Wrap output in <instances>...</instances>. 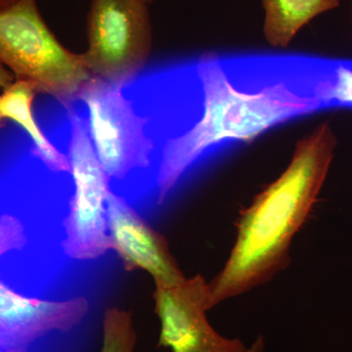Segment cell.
<instances>
[{
    "mask_svg": "<svg viewBox=\"0 0 352 352\" xmlns=\"http://www.w3.org/2000/svg\"><path fill=\"white\" fill-rule=\"evenodd\" d=\"M263 34L274 47H287L312 19L340 6V0H263Z\"/></svg>",
    "mask_w": 352,
    "mask_h": 352,
    "instance_id": "11",
    "label": "cell"
},
{
    "mask_svg": "<svg viewBox=\"0 0 352 352\" xmlns=\"http://www.w3.org/2000/svg\"><path fill=\"white\" fill-rule=\"evenodd\" d=\"M36 94L38 92L29 82L14 80L9 87L2 89L0 117L3 120H12L24 129L32 141V155L48 170L69 175L71 164L68 156L46 138L34 118L32 103Z\"/></svg>",
    "mask_w": 352,
    "mask_h": 352,
    "instance_id": "10",
    "label": "cell"
},
{
    "mask_svg": "<svg viewBox=\"0 0 352 352\" xmlns=\"http://www.w3.org/2000/svg\"><path fill=\"white\" fill-rule=\"evenodd\" d=\"M107 217L111 249L117 252L124 270H144L156 285H175L186 278L166 237L112 189L107 197Z\"/></svg>",
    "mask_w": 352,
    "mask_h": 352,
    "instance_id": "8",
    "label": "cell"
},
{
    "mask_svg": "<svg viewBox=\"0 0 352 352\" xmlns=\"http://www.w3.org/2000/svg\"><path fill=\"white\" fill-rule=\"evenodd\" d=\"M122 82L92 78L75 97L96 156L111 182L148 170L156 155L149 120L124 92Z\"/></svg>",
    "mask_w": 352,
    "mask_h": 352,
    "instance_id": "4",
    "label": "cell"
},
{
    "mask_svg": "<svg viewBox=\"0 0 352 352\" xmlns=\"http://www.w3.org/2000/svg\"><path fill=\"white\" fill-rule=\"evenodd\" d=\"M141 1L144 2V3L148 4V6H149V4L153 3V2L155 1V0H141Z\"/></svg>",
    "mask_w": 352,
    "mask_h": 352,
    "instance_id": "18",
    "label": "cell"
},
{
    "mask_svg": "<svg viewBox=\"0 0 352 352\" xmlns=\"http://www.w3.org/2000/svg\"><path fill=\"white\" fill-rule=\"evenodd\" d=\"M337 138L330 122L296 143L291 163L241 212L237 237L222 270L208 282L212 307L267 283L289 264V248L327 177Z\"/></svg>",
    "mask_w": 352,
    "mask_h": 352,
    "instance_id": "2",
    "label": "cell"
},
{
    "mask_svg": "<svg viewBox=\"0 0 352 352\" xmlns=\"http://www.w3.org/2000/svg\"><path fill=\"white\" fill-rule=\"evenodd\" d=\"M351 2H352V0H351Z\"/></svg>",
    "mask_w": 352,
    "mask_h": 352,
    "instance_id": "20",
    "label": "cell"
},
{
    "mask_svg": "<svg viewBox=\"0 0 352 352\" xmlns=\"http://www.w3.org/2000/svg\"><path fill=\"white\" fill-rule=\"evenodd\" d=\"M0 352H28L27 349H0Z\"/></svg>",
    "mask_w": 352,
    "mask_h": 352,
    "instance_id": "17",
    "label": "cell"
},
{
    "mask_svg": "<svg viewBox=\"0 0 352 352\" xmlns=\"http://www.w3.org/2000/svg\"><path fill=\"white\" fill-rule=\"evenodd\" d=\"M188 69L195 113L160 143L154 178L159 205L212 153L251 143L273 127L323 110L319 57L206 55Z\"/></svg>",
    "mask_w": 352,
    "mask_h": 352,
    "instance_id": "1",
    "label": "cell"
},
{
    "mask_svg": "<svg viewBox=\"0 0 352 352\" xmlns=\"http://www.w3.org/2000/svg\"><path fill=\"white\" fill-rule=\"evenodd\" d=\"M20 1H22V0H0V9L12 6L14 4L18 3V2Z\"/></svg>",
    "mask_w": 352,
    "mask_h": 352,
    "instance_id": "16",
    "label": "cell"
},
{
    "mask_svg": "<svg viewBox=\"0 0 352 352\" xmlns=\"http://www.w3.org/2000/svg\"><path fill=\"white\" fill-rule=\"evenodd\" d=\"M2 120H3V119H2V118H1V117H0V124H2Z\"/></svg>",
    "mask_w": 352,
    "mask_h": 352,
    "instance_id": "19",
    "label": "cell"
},
{
    "mask_svg": "<svg viewBox=\"0 0 352 352\" xmlns=\"http://www.w3.org/2000/svg\"><path fill=\"white\" fill-rule=\"evenodd\" d=\"M69 120L67 156L74 192L64 217L62 251L75 261H94L111 251L107 197L111 179L101 166L75 101L62 104Z\"/></svg>",
    "mask_w": 352,
    "mask_h": 352,
    "instance_id": "5",
    "label": "cell"
},
{
    "mask_svg": "<svg viewBox=\"0 0 352 352\" xmlns=\"http://www.w3.org/2000/svg\"><path fill=\"white\" fill-rule=\"evenodd\" d=\"M28 242L24 224L20 219L10 214L0 215V258L8 252L22 251Z\"/></svg>",
    "mask_w": 352,
    "mask_h": 352,
    "instance_id": "13",
    "label": "cell"
},
{
    "mask_svg": "<svg viewBox=\"0 0 352 352\" xmlns=\"http://www.w3.org/2000/svg\"><path fill=\"white\" fill-rule=\"evenodd\" d=\"M138 336L131 312L120 308L106 310L101 352H135Z\"/></svg>",
    "mask_w": 352,
    "mask_h": 352,
    "instance_id": "12",
    "label": "cell"
},
{
    "mask_svg": "<svg viewBox=\"0 0 352 352\" xmlns=\"http://www.w3.org/2000/svg\"><path fill=\"white\" fill-rule=\"evenodd\" d=\"M155 311L161 321L157 346L173 352H245L240 339L220 335L207 318L214 308L208 282L201 275L175 285H156Z\"/></svg>",
    "mask_w": 352,
    "mask_h": 352,
    "instance_id": "7",
    "label": "cell"
},
{
    "mask_svg": "<svg viewBox=\"0 0 352 352\" xmlns=\"http://www.w3.org/2000/svg\"><path fill=\"white\" fill-rule=\"evenodd\" d=\"M87 32L82 57L92 78L131 82L151 54V19L148 4L141 0H92Z\"/></svg>",
    "mask_w": 352,
    "mask_h": 352,
    "instance_id": "6",
    "label": "cell"
},
{
    "mask_svg": "<svg viewBox=\"0 0 352 352\" xmlns=\"http://www.w3.org/2000/svg\"><path fill=\"white\" fill-rule=\"evenodd\" d=\"M89 311L83 296L48 300L20 295L0 280V349H27L53 332L68 333Z\"/></svg>",
    "mask_w": 352,
    "mask_h": 352,
    "instance_id": "9",
    "label": "cell"
},
{
    "mask_svg": "<svg viewBox=\"0 0 352 352\" xmlns=\"http://www.w3.org/2000/svg\"><path fill=\"white\" fill-rule=\"evenodd\" d=\"M245 352H265V340H264L263 336L259 335L258 337H256L251 346H248V349Z\"/></svg>",
    "mask_w": 352,
    "mask_h": 352,
    "instance_id": "15",
    "label": "cell"
},
{
    "mask_svg": "<svg viewBox=\"0 0 352 352\" xmlns=\"http://www.w3.org/2000/svg\"><path fill=\"white\" fill-rule=\"evenodd\" d=\"M15 80V76L3 65L0 64V88L4 89Z\"/></svg>",
    "mask_w": 352,
    "mask_h": 352,
    "instance_id": "14",
    "label": "cell"
},
{
    "mask_svg": "<svg viewBox=\"0 0 352 352\" xmlns=\"http://www.w3.org/2000/svg\"><path fill=\"white\" fill-rule=\"evenodd\" d=\"M0 64L61 104L75 100L92 78L82 54L67 50L51 31L36 0L0 9Z\"/></svg>",
    "mask_w": 352,
    "mask_h": 352,
    "instance_id": "3",
    "label": "cell"
}]
</instances>
